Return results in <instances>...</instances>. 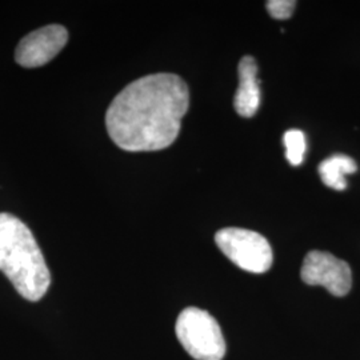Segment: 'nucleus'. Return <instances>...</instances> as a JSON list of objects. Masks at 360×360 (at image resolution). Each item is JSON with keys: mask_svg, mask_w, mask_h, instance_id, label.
Masks as SVG:
<instances>
[{"mask_svg": "<svg viewBox=\"0 0 360 360\" xmlns=\"http://www.w3.org/2000/svg\"><path fill=\"white\" fill-rule=\"evenodd\" d=\"M358 166L347 155L336 154L327 158L319 165V175L323 183L336 191H343L347 187L346 175L356 172Z\"/></svg>", "mask_w": 360, "mask_h": 360, "instance_id": "8", "label": "nucleus"}, {"mask_svg": "<svg viewBox=\"0 0 360 360\" xmlns=\"http://www.w3.org/2000/svg\"><path fill=\"white\" fill-rule=\"evenodd\" d=\"M188 105L190 92L181 77L147 75L116 95L105 114V127L124 151H159L176 141Z\"/></svg>", "mask_w": 360, "mask_h": 360, "instance_id": "1", "label": "nucleus"}, {"mask_svg": "<svg viewBox=\"0 0 360 360\" xmlns=\"http://www.w3.org/2000/svg\"><path fill=\"white\" fill-rule=\"evenodd\" d=\"M296 1L294 0H270L266 3L267 11L274 19L284 20L291 18L295 10Z\"/></svg>", "mask_w": 360, "mask_h": 360, "instance_id": "10", "label": "nucleus"}, {"mask_svg": "<svg viewBox=\"0 0 360 360\" xmlns=\"http://www.w3.org/2000/svg\"><path fill=\"white\" fill-rule=\"evenodd\" d=\"M0 271L30 302L47 294L51 274L31 230L20 219L0 212Z\"/></svg>", "mask_w": 360, "mask_h": 360, "instance_id": "2", "label": "nucleus"}, {"mask_svg": "<svg viewBox=\"0 0 360 360\" xmlns=\"http://www.w3.org/2000/svg\"><path fill=\"white\" fill-rule=\"evenodd\" d=\"M68 40V31L59 25L41 27L28 34L16 47L15 59L25 68H38L47 65L63 50Z\"/></svg>", "mask_w": 360, "mask_h": 360, "instance_id": "6", "label": "nucleus"}, {"mask_svg": "<svg viewBox=\"0 0 360 360\" xmlns=\"http://www.w3.org/2000/svg\"><path fill=\"white\" fill-rule=\"evenodd\" d=\"M219 250L239 269L263 274L272 266V250L269 240L255 231L245 229H223L215 235Z\"/></svg>", "mask_w": 360, "mask_h": 360, "instance_id": "4", "label": "nucleus"}, {"mask_svg": "<svg viewBox=\"0 0 360 360\" xmlns=\"http://www.w3.org/2000/svg\"><path fill=\"white\" fill-rule=\"evenodd\" d=\"M175 333L183 348L196 360H221L226 342L220 326L205 309L187 307L178 316Z\"/></svg>", "mask_w": 360, "mask_h": 360, "instance_id": "3", "label": "nucleus"}, {"mask_svg": "<svg viewBox=\"0 0 360 360\" xmlns=\"http://www.w3.org/2000/svg\"><path fill=\"white\" fill-rule=\"evenodd\" d=\"M239 87L235 94L233 105L243 117L255 115L260 105V87L257 79V65L252 56L242 58L239 63Z\"/></svg>", "mask_w": 360, "mask_h": 360, "instance_id": "7", "label": "nucleus"}, {"mask_svg": "<svg viewBox=\"0 0 360 360\" xmlns=\"http://www.w3.org/2000/svg\"><path fill=\"white\" fill-rule=\"evenodd\" d=\"M300 276L304 283L322 285L334 296H346L352 287V272L347 262L324 251H309Z\"/></svg>", "mask_w": 360, "mask_h": 360, "instance_id": "5", "label": "nucleus"}, {"mask_svg": "<svg viewBox=\"0 0 360 360\" xmlns=\"http://www.w3.org/2000/svg\"><path fill=\"white\" fill-rule=\"evenodd\" d=\"M284 147H285V158L292 166H299L303 163L307 143L306 136L299 129H290L284 134Z\"/></svg>", "mask_w": 360, "mask_h": 360, "instance_id": "9", "label": "nucleus"}]
</instances>
